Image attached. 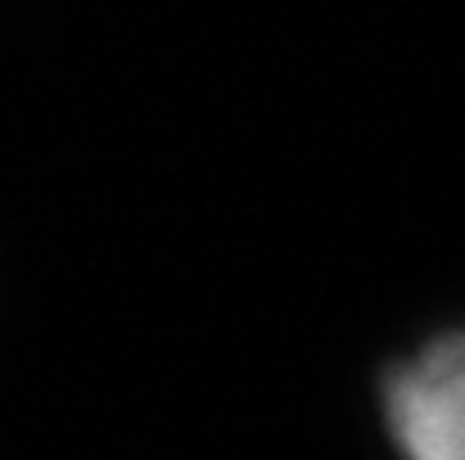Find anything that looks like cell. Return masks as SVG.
Masks as SVG:
<instances>
[{"label":"cell","instance_id":"cell-1","mask_svg":"<svg viewBox=\"0 0 465 460\" xmlns=\"http://www.w3.org/2000/svg\"><path fill=\"white\" fill-rule=\"evenodd\" d=\"M384 425L402 460H465V343L439 334L384 375Z\"/></svg>","mask_w":465,"mask_h":460}]
</instances>
